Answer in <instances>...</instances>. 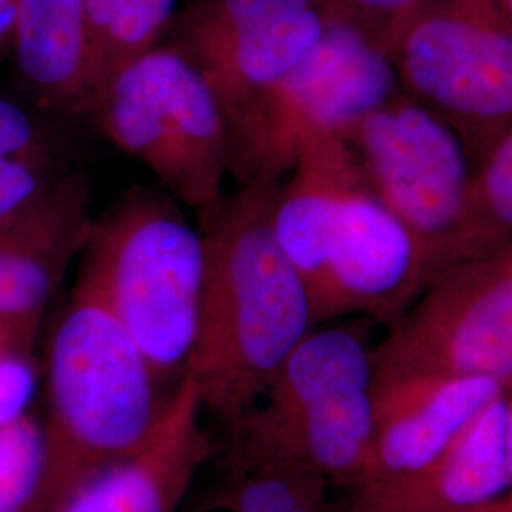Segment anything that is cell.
<instances>
[{
	"label": "cell",
	"instance_id": "1",
	"mask_svg": "<svg viewBox=\"0 0 512 512\" xmlns=\"http://www.w3.org/2000/svg\"><path fill=\"white\" fill-rule=\"evenodd\" d=\"M279 181L256 179L200 213L202 296L186 374L207 414H247L311 329L310 294L275 238Z\"/></svg>",
	"mask_w": 512,
	"mask_h": 512
},
{
	"label": "cell",
	"instance_id": "2",
	"mask_svg": "<svg viewBox=\"0 0 512 512\" xmlns=\"http://www.w3.org/2000/svg\"><path fill=\"white\" fill-rule=\"evenodd\" d=\"M42 471L25 512L55 509L93 476L133 456L171 395L84 272L48 349Z\"/></svg>",
	"mask_w": 512,
	"mask_h": 512
},
{
	"label": "cell",
	"instance_id": "3",
	"mask_svg": "<svg viewBox=\"0 0 512 512\" xmlns=\"http://www.w3.org/2000/svg\"><path fill=\"white\" fill-rule=\"evenodd\" d=\"M361 329H311L247 414L230 425V461L353 488L374 431V361Z\"/></svg>",
	"mask_w": 512,
	"mask_h": 512
},
{
	"label": "cell",
	"instance_id": "4",
	"mask_svg": "<svg viewBox=\"0 0 512 512\" xmlns=\"http://www.w3.org/2000/svg\"><path fill=\"white\" fill-rule=\"evenodd\" d=\"M344 139L366 188L418 245L431 283L505 243L486 219L463 141L420 101L397 93Z\"/></svg>",
	"mask_w": 512,
	"mask_h": 512
},
{
	"label": "cell",
	"instance_id": "5",
	"mask_svg": "<svg viewBox=\"0 0 512 512\" xmlns=\"http://www.w3.org/2000/svg\"><path fill=\"white\" fill-rule=\"evenodd\" d=\"M203 268L200 230L167 200L133 194L93 224L82 272L101 289L162 389L186 374Z\"/></svg>",
	"mask_w": 512,
	"mask_h": 512
},
{
	"label": "cell",
	"instance_id": "6",
	"mask_svg": "<svg viewBox=\"0 0 512 512\" xmlns=\"http://www.w3.org/2000/svg\"><path fill=\"white\" fill-rule=\"evenodd\" d=\"M391 59L399 84L458 133L478 169L512 128V16L501 0H433Z\"/></svg>",
	"mask_w": 512,
	"mask_h": 512
},
{
	"label": "cell",
	"instance_id": "7",
	"mask_svg": "<svg viewBox=\"0 0 512 512\" xmlns=\"http://www.w3.org/2000/svg\"><path fill=\"white\" fill-rule=\"evenodd\" d=\"M95 110L110 141L184 205L202 213L224 196L228 129L202 73L183 52L154 48L110 84Z\"/></svg>",
	"mask_w": 512,
	"mask_h": 512
},
{
	"label": "cell",
	"instance_id": "8",
	"mask_svg": "<svg viewBox=\"0 0 512 512\" xmlns=\"http://www.w3.org/2000/svg\"><path fill=\"white\" fill-rule=\"evenodd\" d=\"M397 84L393 59L384 48L348 23L330 21L317 46L230 143V171L241 184L279 181L304 137H346L361 118L397 95Z\"/></svg>",
	"mask_w": 512,
	"mask_h": 512
},
{
	"label": "cell",
	"instance_id": "9",
	"mask_svg": "<svg viewBox=\"0 0 512 512\" xmlns=\"http://www.w3.org/2000/svg\"><path fill=\"white\" fill-rule=\"evenodd\" d=\"M374 374H439L512 385V238L439 275L389 323Z\"/></svg>",
	"mask_w": 512,
	"mask_h": 512
},
{
	"label": "cell",
	"instance_id": "10",
	"mask_svg": "<svg viewBox=\"0 0 512 512\" xmlns=\"http://www.w3.org/2000/svg\"><path fill=\"white\" fill-rule=\"evenodd\" d=\"M429 285L414 239L363 177L355 181L330 224L323 274L311 298L315 323L363 313L389 325Z\"/></svg>",
	"mask_w": 512,
	"mask_h": 512
},
{
	"label": "cell",
	"instance_id": "11",
	"mask_svg": "<svg viewBox=\"0 0 512 512\" xmlns=\"http://www.w3.org/2000/svg\"><path fill=\"white\" fill-rule=\"evenodd\" d=\"M200 393L184 376L143 446L93 476L55 512H175L213 456Z\"/></svg>",
	"mask_w": 512,
	"mask_h": 512
},
{
	"label": "cell",
	"instance_id": "12",
	"mask_svg": "<svg viewBox=\"0 0 512 512\" xmlns=\"http://www.w3.org/2000/svg\"><path fill=\"white\" fill-rule=\"evenodd\" d=\"M507 389L486 378L374 374L372 446L365 475L353 488L416 471Z\"/></svg>",
	"mask_w": 512,
	"mask_h": 512
},
{
	"label": "cell",
	"instance_id": "13",
	"mask_svg": "<svg viewBox=\"0 0 512 512\" xmlns=\"http://www.w3.org/2000/svg\"><path fill=\"white\" fill-rule=\"evenodd\" d=\"M507 391L484 404L416 471L353 488L351 512H459L511 490L505 458Z\"/></svg>",
	"mask_w": 512,
	"mask_h": 512
},
{
	"label": "cell",
	"instance_id": "14",
	"mask_svg": "<svg viewBox=\"0 0 512 512\" xmlns=\"http://www.w3.org/2000/svg\"><path fill=\"white\" fill-rule=\"evenodd\" d=\"M90 186L76 173L0 220V313L42 315L74 256L92 238Z\"/></svg>",
	"mask_w": 512,
	"mask_h": 512
},
{
	"label": "cell",
	"instance_id": "15",
	"mask_svg": "<svg viewBox=\"0 0 512 512\" xmlns=\"http://www.w3.org/2000/svg\"><path fill=\"white\" fill-rule=\"evenodd\" d=\"M330 21L323 6H313L190 59L219 103L228 148L264 99L317 46Z\"/></svg>",
	"mask_w": 512,
	"mask_h": 512
},
{
	"label": "cell",
	"instance_id": "16",
	"mask_svg": "<svg viewBox=\"0 0 512 512\" xmlns=\"http://www.w3.org/2000/svg\"><path fill=\"white\" fill-rule=\"evenodd\" d=\"M86 0H14L19 73L52 107L82 109Z\"/></svg>",
	"mask_w": 512,
	"mask_h": 512
},
{
	"label": "cell",
	"instance_id": "17",
	"mask_svg": "<svg viewBox=\"0 0 512 512\" xmlns=\"http://www.w3.org/2000/svg\"><path fill=\"white\" fill-rule=\"evenodd\" d=\"M177 0H86L82 107L97 109L110 84L158 48Z\"/></svg>",
	"mask_w": 512,
	"mask_h": 512
},
{
	"label": "cell",
	"instance_id": "18",
	"mask_svg": "<svg viewBox=\"0 0 512 512\" xmlns=\"http://www.w3.org/2000/svg\"><path fill=\"white\" fill-rule=\"evenodd\" d=\"M190 512H330L329 486L291 471L230 461L228 475Z\"/></svg>",
	"mask_w": 512,
	"mask_h": 512
},
{
	"label": "cell",
	"instance_id": "19",
	"mask_svg": "<svg viewBox=\"0 0 512 512\" xmlns=\"http://www.w3.org/2000/svg\"><path fill=\"white\" fill-rule=\"evenodd\" d=\"M313 6L323 4L321 0H200L184 16L183 40L177 50L194 59L232 38L293 18Z\"/></svg>",
	"mask_w": 512,
	"mask_h": 512
},
{
	"label": "cell",
	"instance_id": "20",
	"mask_svg": "<svg viewBox=\"0 0 512 512\" xmlns=\"http://www.w3.org/2000/svg\"><path fill=\"white\" fill-rule=\"evenodd\" d=\"M40 315L0 313V425L27 416L37 393L38 368L33 346Z\"/></svg>",
	"mask_w": 512,
	"mask_h": 512
},
{
	"label": "cell",
	"instance_id": "21",
	"mask_svg": "<svg viewBox=\"0 0 512 512\" xmlns=\"http://www.w3.org/2000/svg\"><path fill=\"white\" fill-rule=\"evenodd\" d=\"M42 471V427L33 418L0 425V512H25Z\"/></svg>",
	"mask_w": 512,
	"mask_h": 512
},
{
	"label": "cell",
	"instance_id": "22",
	"mask_svg": "<svg viewBox=\"0 0 512 512\" xmlns=\"http://www.w3.org/2000/svg\"><path fill=\"white\" fill-rule=\"evenodd\" d=\"M433 0H321L332 21L348 23L391 55L406 23Z\"/></svg>",
	"mask_w": 512,
	"mask_h": 512
},
{
	"label": "cell",
	"instance_id": "23",
	"mask_svg": "<svg viewBox=\"0 0 512 512\" xmlns=\"http://www.w3.org/2000/svg\"><path fill=\"white\" fill-rule=\"evenodd\" d=\"M476 188L486 219L501 239L512 238V128L476 169Z\"/></svg>",
	"mask_w": 512,
	"mask_h": 512
},
{
	"label": "cell",
	"instance_id": "24",
	"mask_svg": "<svg viewBox=\"0 0 512 512\" xmlns=\"http://www.w3.org/2000/svg\"><path fill=\"white\" fill-rule=\"evenodd\" d=\"M46 188L38 154L0 156V220L35 202Z\"/></svg>",
	"mask_w": 512,
	"mask_h": 512
},
{
	"label": "cell",
	"instance_id": "25",
	"mask_svg": "<svg viewBox=\"0 0 512 512\" xmlns=\"http://www.w3.org/2000/svg\"><path fill=\"white\" fill-rule=\"evenodd\" d=\"M38 154L35 131L16 105L0 99V156Z\"/></svg>",
	"mask_w": 512,
	"mask_h": 512
},
{
	"label": "cell",
	"instance_id": "26",
	"mask_svg": "<svg viewBox=\"0 0 512 512\" xmlns=\"http://www.w3.org/2000/svg\"><path fill=\"white\" fill-rule=\"evenodd\" d=\"M459 512H512V488L507 490L505 494L490 499V501L478 503L475 507H469V509H463Z\"/></svg>",
	"mask_w": 512,
	"mask_h": 512
},
{
	"label": "cell",
	"instance_id": "27",
	"mask_svg": "<svg viewBox=\"0 0 512 512\" xmlns=\"http://www.w3.org/2000/svg\"><path fill=\"white\" fill-rule=\"evenodd\" d=\"M505 458H507V469L512 482V385L507 391V403H505Z\"/></svg>",
	"mask_w": 512,
	"mask_h": 512
},
{
	"label": "cell",
	"instance_id": "28",
	"mask_svg": "<svg viewBox=\"0 0 512 512\" xmlns=\"http://www.w3.org/2000/svg\"><path fill=\"white\" fill-rule=\"evenodd\" d=\"M14 25V0H0V42L12 38Z\"/></svg>",
	"mask_w": 512,
	"mask_h": 512
},
{
	"label": "cell",
	"instance_id": "29",
	"mask_svg": "<svg viewBox=\"0 0 512 512\" xmlns=\"http://www.w3.org/2000/svg\"><path fill=\"white\" fill-rule=\"evenodd\" d=\"M501 4L505 6V10L512 16V0H501Z\"/></svg>",
	"mask_w": 512,
	"mask_h": 512
}]
</instances>
